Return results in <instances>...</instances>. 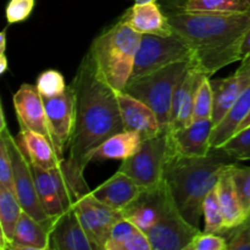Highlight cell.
<instances>
[{"mask_svg":"<svg viewBox=\"0 0 250 250\" xmlns=\"http://www.w3.org/2000/svg\"><path fill=\"white\" fill-rule=\"evenodd\" d=\"M211 120L193 121L188 126L170 131L172 154L183 156H205L211 150Z\"/></svg>","mask_w":250,"mask_h":250,"instance_id":"cell-17","label":"cell"},{"mask_svg":"<svg viewBox=\"0 0 250 250\" xmlns=\"http://www.w3.org/2000/svg\"><path fill=\"white\" fill-rule=\"evenodd\" d=\"M192 66L187 61L165 66L148 75L131 78L124 90L148 105L158 116L161 127L168 129L173 95Z\"/></svg>","mask_w":250,"mask_h":250,"instance_id":"cell-5","label":"cell"},{"mask_svg":"<svg viewBox=\"0 0 250 250\" xmlns=\"http://www.w3.org/2000/svg\"><path fill=\"white\" fill-rule=\"evenodd\" d=\"M215 188H216L217 195H219L227 229H233L237 225L243 222L248 215L244 212L241 200L237 194L236 186H234V181L231 173V165L221 171Z\"/></svg>","mask_w":250,"mask_h":250,"instance_id":"cell-23","label":"cell"},{"mask_svg":"<svg viewBox=\"0 0 250 250\" xmlns=\"http://www.w3.org/2000/svg\"><path fill=\"white\" fill-rule=\"evenodd\" d=\"M36 0H9L5 9V16L9 24L23 22L31 16Z\"/></svg>","mask_w":250,"mask_h":250,"instance_id":"cell-38","label":"cell"},{"mask_svg":"<svg viewBox=\"0 0 250 250\" xmlns=\"http://www.w3.org/2000/svg\"><path fill=\"white\" fill-rule=\"evenodd\" d=\"M186 250H227V241L222 234L198 232Z\"/></svg>","mask_w":250,"mask_h":250,"instance_id":"cell-36","label":"cell"},{"mask_svg":"<svg viewBox=\"0 0 250 250\" xmlns=\"http://www.w3.org/2000/svg\"><path fill=\"white\" fill-rule=\"evenodd\" d=\"M173 33L193 51V67L211 77L242 61V44L250 29V11L238 14L187 11L182 0H158Z\"/></svg>","mask_w":250,"mask_h":250,"instance_id":"cell-2","label":"cell"},{"mask_svg":"<svg viewBox=\"0 0 250 250\" xmlns=\"http://www.w3.org/2000/svg\"><path fill=\"white\" fill-rule=\"evenodd\" d=\"M70 85L76 98V124L68 143V159L62 166L77 199L90 190L83 173L94 150L109 137L125 131V127L116 90L98 76L88 53Z\"/></svg>","mask_w":250,"mask_h":250,"instance_id":"cell-1","label":"cell"},{"mask_svg":"<svg viewBox=\"0 0 250 250\" xmlns=\"http://www.w3.org/2000/svg\"><path fill=\"white\" fill-rule=\"evenodd\" d=\"M51 250H99L81 224L75 210L59 216L50 234Z\"/></svg>","mask_w":250,"mask_h":250,"instance_id":"cell-16","label":"cell"},{"mask_svg":"<svg viewBox=\"0 0 250 250\" xmlns=\"http://www.w3.org/2000/svg\"><path fill=\"white\" fill-rule=\"evenodd\" d=\"M187 11L238 14L250 11V0H182Z\"/></svg>","mask_w":250,"mask_h":250,"instance_id":"cell-29","label":"cell"},{"mask_svg":"<svg viewBox=\"0 0 250 250\" xmlns=\"http://www.w3.org/2000/svg\"><path fill=\"white\" fill-rule=\"evenodd\" d=\"M141 33L121 19L97 36L88 50L98 76L114 90H124L131 78Z\"/></svg>","mask_w":250,"mask_h":250,"instance_id":"cell-4","label":"cell"},{"mask_svg":"<svg viewBox=\"0 0 250 250\" xmlns=\"http://www.w3.org/2000/svg\"><path fill=\"white\" fill-rule=\"evenodd\" d=\"M203 217H204V231L208 233L224 236L229 231L216 188H214L203 202Z\"/></svg>","mask_w":250,"mask_h":250,"instance_id":"cell-30","label":"cell"},{"mask_svg":"<svg viewBox=\"0 0 250 250\" xmlns=\"http://www.w3.org/2000/svg\"><path fill=\"white\" fill-rule=\"evenodd\" d=\"M46 117L50 128L53 143L59 155L63 158V149L68 146L76 124V98L72 87L60 95L44 98Z\"/></svg>","mask_w":250,"mask_h":250,"instance_id":"cell-11","label":"cell"},{"mask_svg":"<svg viewBox=\"0 0 250 250\" xmlns=\"http://www.w3.org/2000/svg\"><path fill=\"white\" fill-rule=\"evenodd\" d=\"M183 61L193 63V51L177 34H142L131 78L141 77L165 66Z\"/></svg>","mask_w":250,"mask_h":250,"instance_id":"cell-7","label":"cell"},{"mask_svg":"<svg viewBox=\"0 0 250 250\" xmlns=\"http://www.w3.org/2000/svg\"><path fill=\"white\" fill-rule=\"evenodd\" d=\"M233 75L210 80L214 97L211 121L216 127L229 115L250 81V58H244ZM214 129V128H212Z\"/></svg>","mask_w":250,"mask_h":250,"instance_id":"cell-12","label":"cell"},{"mask_svg":"<svg viewBox=\"0 0 250 250\" xmlns=\"http://www.w3.org/2000/svg\"><path fill=\"white\" fill-rule=\"evenodd\" d=\"M198 232L199 227L190 225L183 217L168 190L160 217L146 236L151 250H186Z\"/></svg>","mask_w":250,"mask_h":250,"instance_id":"cell-9","label":"cell"},{"mask_svg":"<svg viewBox=\"0 0 250 250\" xmlns=\"http://www.w3.org/2000/svg\"><path fill=\"white\" fill-rule=\"evenodd\" d=\"M143 138L139 133L133 131H122L114 136L109 137L105 142H103L94 150L92 155L93 160H126L131 158L141 146Z\"/></svg>","mask_w":250,"mask_h":250,"instance_id":"cell-24","label":"cell"},{"mask_svg":"<svg viewBox=\"0 0 250 250\" xmlns=\"http://www.w3.org/2000/svg\"><path fill=\"white\" fill-rule=\"evenodd\" d=\"M142 189L143 188L139 187L128 175L117 170L109 180L90 190V194L107 207L122 211L138 197Z\"/></svg>","mask_w":250,"mask_h":250,"instance_id":"cell-21","label":"cell"},{"mask_svg":"<svg viewBox=\"0 0 250 250\" xmlns=\"http://www.w3.org/2000/svg\"><path fill=\"white\" fill-rule=\"evenodd\" d=\"M15 138L27 159L38 167L50 171L62 165L65 161L62 156L59 155L53 142L44 134L28 128H20L19 136Z\"/></svg>","mask_w":250,"mask_h":250,"instance_id":"cell-20","label":"cell"},{"mask_svg":"<svg viewBox=\"0 0 250 250\" xmlns=\"http://www.w3.org/2000/svg\"><path fill=\"white\" fill-rule=\"evenodd\" d=\"M0 136L6 139L10 153H11L12 164H14V190L21 204L22 210L38 220L39 222H44V224L55 222L56 219L49 216L42 205L31 170V164L27 156L24 155L21 146L17 143L16 138L10 134L7 127L0 129Z\"/></svg>","mask_w":250,"mask_h":250,"instance_id":"cell-8","label":"cell"},{"mask_svg":"<svg viewBox=\"0 0 250 250\" xmlns=\"http://www.w3.org/2000/svg\"><path fill=\"white\" fill-rule=\"evenodd\" d=\"M224 237L227 241V250H250V214L243 222L229 229Z\"/></svg>","mask_w":250,"mask_h":250,"instance_id":"cell-35","label":"cell"},{"mask_svg":"<svg viewBox=\"0 0 250 250\" xmlns=\"http://www.w3.org/2000/svg\"><path fill=\"white\" fill-rule=\"evenodd\" d=\"M242 58H250V29L244 38L243 44H242Z\"/></svg>","mask_w":250,"mask_h":250,"instance_id":"cell-39","label":"cell"},{"mask_svg":"<svg viewBox=\"0 0 250 250\" xmlns=\"http://www.w3.org/2000/svg\"><path fill=\"white\" fill-rule=\"evenodd\" d=\"M158 0H134V4H146V2H155Z\"/></svg>","mask_w":250,"mask_h":250,"instance_id":"cell-43","label":"cell"},{"mask_svg":"<svg viewBox=\"0 0 250 250\" xmlns=\"http://www.w3.org/2000/svg\"><path fill=\"white\" fill-rule=\"evenodd\" d=\"M212 111H214V97H212L210 77L207 76L198 88L194 109H193V121L211 120Z\"/></svg>","mask_w":250,"mask_h":250,"instance_id":"cell-31","label":"cell"},{"mask_svg":"<svg viewBox=\"0 0 250 250\" xmlns=\"http://www.w3.org/2000/svg\"><path fill=\"white\" fill-rule=\"evenodd\" d=\"M90 190L76 199L72 209L98 249L104 250L112 226L124 216L121 211L107 207L93 197Z\"/></svg>","mask_w":250,"mask_h":250,"instance_id":"cell-10","label":"cell"},{"mask_svg":"<svg viewBox=\"0 0 250 250\" xmlns=\"http://www.w3.org/2000/svg\"><path fill=\"white\" fill-rule=\"evenodd\" d=\"M9 70V60L6 58V54L0 53V75H5Z\"/></svg>","mask_w":250,"mask_h":250,"instance_id":"cell-40","label":"cell"},{"mask_svg":"<svg viewBox=\"0 0 250 250\" xmlns=\"http://www.w3.org/2000/svg\"><path fill=\"white\" fill-rule=\"evenodd\" d=\"M116 98L122 124L126 131L137 132L141 134L144 141V139L156 136L163 129H165L161 127L155 112L143 102L125 90H117Z\"/></svg>","mask_w":250,"mask_h":250,"instance_id":"cell-15","label":"cell"},{"mask_svg":"<svg viewBox=\"0 0 250 250\" xmlns=\"http://www.w3.org/2000/svg\"><path fill=\"white\" fill-rule=\"evenodd\" d=\"M55 222H39L31 215L22 211L10 250H48L50 249V234Z\"/></svg>","mask_w":250,"mask_h":250,"instance_id":"cell-22","label":"cell"},{"mask_svg":"<svg viewBox=\"0 0 250 250\" xmlns=\"http://www.w3.org/2000/svg\"><path fill=\"white\" fill-rule=\"evenodd\" d=\"M29 164H31L34 182H36L37 192H38L39 199H41L44 210L50 217L58 219L59 216L65 214L66 210L63 208L62 200L59 194L58 186H56L53 175L50 171L38 167V166L33 165L31 161Z\"/></svg>","mask_w":250,"mask_h":250,"instance_id":"cell-27","label":"cell"},{"mask_svg":"<svg viewBox=\"0 0 250 250\" xmlns=\"http://www.w3.org/2000/svg\"><path fill=\"white\" fill-rule=\"evenodd\" d=\"M250 111V81L246 89L241 94L239 99L232 107L231 111L229 112L226 117L214 127L211 132V137H210V144L211 148H221L234 133H236L237 128L244 117L248 115Z\"/></svg>","mask_w":250,"mask_h":250,"instance_id":"cell-26","label":"cell"},{"mask_svg":"<svg viewBox=\"0 0 250 250\" xmlns=\"http://www.w3.org/2000/svg\"><path fill=\"white\" fill-rule=\"evenodd\" d=\"M231 173L236 186L237 194L242 208L247 215L250 214V166H243L239 163L231 165Z\"/></svg>","mask_w":250,"mask_h":250,"instance_id":"cell-33","label":"cell"},{"mask_svg":"<svg viewBox=\"0 0 250 250\" xmlns=\"http://www.w3.org/2000/svg\"><path fill=\"white\" fill-rule=\"evenodd\" d=\"M0 186L14 190V164L6 139L2 136H0Z\"/></svg>","mask_w":250,"mask_h":250,"instance_id":"cell-37","label":"cell"},{"mask_svg":"<svg viewBox=\"0 0 250 250\" xmlns=\"http://www.w3.org/2000/svg\"><path fill=\"white\" fill-rule=\"evenodd\" d=\"M36 87L42 97L51 98L60 95L67 89L65 78L59 71L46 70L37 77Z\"/></svg>","mask_w":250,"mask_h":250,"instance_id":"cell-32","label":"cell"},{"mask_svg":"<svg viewBox=\"0 0 250 250\" xmlns=\"http://www.w3.org/2000/svg\"><path fill=\"white\" fill-rule=\"evenodd\" d=\"M167 192L165 182L155 187L143 188L138 197L122 210V216L146 233L158 222Z\"/></svg>","mask_w":250,"mask_h":250,"instance_id":"cell-14","label":"cell"},{"mask_svg":"<svg viewBox=\"0 0 250 250\" xmlns=\"http://www.w3.org/2000/svg\"><path fill=\"white\" fill-rule=\"evenodd\" d=\"M241 163L224 148H211L205 156H183L171 154L164 182L186 220L199 227L203 216V202L216 187L220 173L225 167Z\"/></svg>","mask_w":250,"mask_h":250,"instance_id":"cell-3","label":"cell"},{"mask_svg":"<svg viewBox=\"0 0 250 250\" xmlns=\"http://www.w3.org/2000/svg\"><path fill=\"white\" fill-rule=\"evenodd\" d=\"M248 127H250V111L248 112V115H247V116L244 117V120H243V121H242V124L239 125V127H238V128H237L236 133H237V132L242 131V129L248 128ZM236 133H234V134H236ZM234 134H233V136H234Z\"/></svg>","mask_w":250,"mask_h":250,"instance_id":"cell-42","label":"cell"},{"mask_svg":"<svg viewBox=\"0 0 250 250\" xmlns=\"http://www.w3.org/2000/svg\"><path fill=\"white\" fill-rule=\"evenodd\" d=\"M171 154L170 131L163 129L156 136L144 139L137 153L122 161L119 170L141 188L155 187L164 182V171Z\"/></svg>","mask_w":250,"mask_h":250,"instance_id":"cell-6","label":"cell"},{"mask_svg":"<svg viewBox=\"0 0 250 250\" xmlns=\"http://www.w3.org/2000/svg\"><path fill=\"white\" fill-rule=\"evenodd\" d=\"M104 250H151V246L146 232L122 217L112 226Z\"/></svg>","mask_w":250,"mask_h":250,"instance_id":"cell-25","label":"cell"},{"mask_svg":"<svg viewBox=\"0 0 250 250\" xmlns=\"http://www.w3.org/2000/svg\"><path fill=\"white\" fill-rule=\"evenodd\" d=\"M121 20L141 34H173L170 21L158 1L134 4L122 15Z\"/></svg>","mask_w":250,"mask_h":250,"instance_id":"cell-19","label":"cell"},{"mask_svg":"<svg viewBox=\"0 0 250 250\" xmlns=\"http://www.w3.org/2000/svg\"><path fill=\"white\" fill-rule=\"evenodd\" d=\"M12 100L20 128H28L38 132L53 142L43 97L36 85L23 83L14 94Z\"/></svg>","mask_w":250,"mask_h":250,"instance_id":"cell-13","label":"cell"},{"mask_svg":"<svg viewBox=\"0 0 250 250\" xmlns=\"http://www.w3.org/2000/svg\"><path fill=\"white\" fill-rule=\"evenodd\" d=\"M22 211L23 210L14 190L0 186V248L2 250L9 249Z\"/></svg>","mask_w":250,"mask_h":250,"instance_id":"cell-28","label":"cell"},{"mask_svg":"<svg viewBox=\"0 0 250 250\" xmlns=\"http://www.w3.org/2000/svg\"><path fill=\"white\" fill-rule=\"evenodd\" d=\"M222 148L241 163L250 160V127L237 132L222 146Z\"/></svg>","mask_w":250,"mask_h":250,"instance_id":"cell-34","label":"cell"},{"mask_svg":"<svg viewBox=\"0 0 250 250\" xmlns=\"http://www.w3.org/2000/svg\"><path fill=\"white\" fill-rule=\"evenodd\" d=\"M6 50V28H4L0 33V53H5Z\"/></svg>","mask_w":250,"mask_h":250,"instance_id":"cell-41","label":"cell"},{"mask_svg":"<svg viewBox=\"0 0 250 250\" xmlns=\"http://www.w3.org/2000/svg\"><path fill=\"white\" fill-rule=\"evenodd\" d=\"M205 77L207 75L199 72L192 66L182 78L173 95L168 131L182 128L192 124L198 88Z\"/></svg>","mask_w":250,"mask_h":250,"instance_id":"cell-18","label":"cell"}]
</instances>
